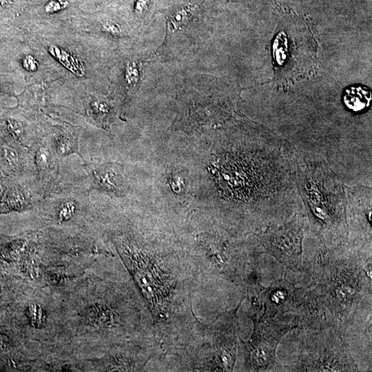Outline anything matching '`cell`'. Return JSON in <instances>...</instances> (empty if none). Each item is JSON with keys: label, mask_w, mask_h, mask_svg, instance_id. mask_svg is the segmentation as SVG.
Wrapping results in <instances>:
<instances>
[{"label": "cell", "mask_w": 372, "mask_h": 372, "mask_svg": "<svg viewBox=\"0 0 372 372\" xmlns=\"http://www.w3.org/2000/svg\"><path fill=\"white\" fill-rule=\"evenodd\" d=\"M112 241L151 315L161 363L173 367L200 323L192 304L197 282L188 255L124 229L112 234Z\"/></svg>", "instance_id": "6da1fadb"}, {"label": "cell", "mask_w": 372, "mask_h": 372, "mask_svg": "<svg viewBox=\"0 0 372 372\" xmlns=\"http://www.w3.org/2000/svg\"><path fill=\"white\" fill-rule=\"evenodd\" d=\"M62 314L60 346L81 362L142 337L155 336L151 315L131 278L122 279L92 268L62 297Z\"/></svg>", "instance_id": "7a4b0ae2"}, {"label": "cell", "mask_w": 372, "mask_h": 372, "mask_svg": "<svg viewBox=\"0 0 372 372\" xmlns=\"http://www.w3.org/2000/svg\"><path fill=\"white\" fill-rule=\"evenodd\" d=\"M298 186L311 229L329 243L346 234V187L322 159L299 156Z\"/></svg>", "instance_id": "3957f363"}, {"label": "cell", "mask_w": 372, "mask_h": 372, "mask_svg": "<svg viewBox=\"0 0 372 372\" xmlns=\"http://www.w3.org/2000/svg\"><path fill=\"white\" fill-rule=\"evenodd\" d=\"M235 319L221 316L215 323L202 322L177 359L175 371H233L237 350Z\"/></svg>", "instance_id": "277c9868"}, {"label": "cell", "mask_w": 372, "mask_h": 372, "mask_svg": "<svg viewBox=\"0 0 372 372\" xmlns=\"http://www.w3.org/2000/svg\"><path fill=\"white\" fill-rule=\"evenodd\" d=\"M20 313L26 342L41 356L60 346L63 325L61 296L40 282H32Z\"/></svg>", "instance_id": "5b68a950"}, {"label": "cell", "mask_w": 372, "mask_h": 372, "mask_svg": "<svg viewBox=\"0 0 372 372\" xmlns=\"http://www.w3.org/2000/svg\"><path fill=\"white\" fill-rule=\"evenodd\" d=\"M317 43L303 19H291L280 27L273 44L276 77L292 83L308 77L317 63Z\"/></svg>", "instance_id": "8992f818"}, {"label": "cell", "mask_w": 372, "mask_h": 372, "mask_svg": "<svg viewBox=\"0 0 372 372\" xmlns=\"http://www.w3.org/2000/svg\"><path fill=\"white\" fill-rule=\"evenodd\" d=\"M45 227L68 232H89L91 219L87 191L62 183L37 203Z\"/></svg>", "instance_id": "52a82bcc"}, {"label": "cell", "mask_w": 372, "mask_h": 372, "mask_svg": "<svg viewBox=\"0 0 372 372\" xmlns=\"http://www.w3.org/2000/svg\"><path fill=\"white\" fill-rule=\"evenodd\" d=\"M160 348L155 336L142 337L115 347L101 357L81 362L87 371H145L159 361Z\"/></svg>", "instance_id": "ba28073f"}, {"label": "cell", "mask_w": 372, "mask_h": 372, "mask_svg": "<svg viewBox=\"0 0 372 372\" xmlns=\"http://www.w3.org/2000/svg\"><path fill=\"white\" fill-rule=\"evenodd\" d=\"M371 188L363 186L346 188V214L350 230L360 242L371 243L370 217L371 214Z\"/></svg>", "instance_id": "9c48e42d"}, {"label": "cell", "mask_w": 372, "mask_h": 372, "mask_svg": "<svg viewBox=\"0 0 372 372\" xmlns=\"http://www.w3.org/2000/svg\"><path fill=\"white\" fill-rule=\"evenodd\" d=\"M0 170L9 178L36 186L40 190L30 150L15 142L0 140Z\"/></svg>", "instance_id": "30bf717a"}, {"label": "cell", "mask_w": 372, "mask_h": 372, "mask_svg": "<svg viewBox=\"0 0 372 372\" xmlns=\"http://www.w3.org/2000/svg\"><path fill=\"white\" fill-rule=\"evenodd\" d=\"M37 182L43 197L62 183L60 158L56 155L48 141L35 142L30 148Z\"/></svg>", "instance_id": "8fae6325"}, {"label": "cell", "mask_w": 372, "mask_h": 372, "mask_svg": "<svg viewBox=\"0 0 372 372\" xmlns=\"http://www.w3.org/2000/svg\"><path fill=\"white\" fill-rule=\"evenodd\" d=\"M85 172L89 175L90 189L122 194L125 192L126 182L120 167L108 163L84 161Z\"/></svg>", "instance_id": "7c38bea8"}, {"label": "cell", "mask_w": 372, "mask_h": 372, "mask_svg": "<svg viewBox=\"0 0 372 372\" xmlns=\"http://www.w3.org/2000/svg\"><path fill=\"white\" fill-rule=\"evenodd\" d=\"M48 141L52 151L60 159L75 154L81 156L78 146V134L73 132L62 130L54 134Z\"/></svg>", "instance_id": "4fadbf2b"}, {"label": "cell", "mask_w": 372, "mask_h": 372, "mask_svg": "<svg viewBox=\"0 0 372 372\" xmlns=\"http://www.w3.org/2000/svg\"><path fill=\"white\" fill-rule=\"evenodd\" d=\"M371 99V93L367 88L351 87L346 89L344 94V103L350 110L361 112L368 108Z\"/></svg>", "instance_id": "5bb4252c"}, {"label": "cell", "mask_w": 372, "mask_h": 372, "mask_svg": "<svg viewBox=\"0 0 372 372\" xmlns=\"http://www.w3.org/2000/svg\"><path fill=\"white\" fill-rule=\"evenodd\" d=\"M48 50L50 55L60 62L68 71L79 77H83L85 75L84 66L73 54L53 44L49 46Z\"/></svg>", "instance_id": "9a60e30c"}, {"label": "cell", "mask_w": 372, "mask_h": 372, "mask_svg": "<svg viewBox=\"0 0 372 372\" xmlns=\"http://www.w3.org/2000/svg\"><path fill=\"white\" fill-rule=\"evenodd\" d=\"M110 105L104 99H93L88 105V114L95 121L104 120L110 113Z\"/></svg>", "instance_id": "2e32d148"}, {"label": "cell", "mask_w": 372, "mask_h": 372, "mask_svg": "<svg viewBox=\"0 0 372 372\" xmlns=\"http://www.w3.org/2000/svg\"><path fill=\"white\" fill-rule=\"evenodd\" d=\"M194 8L183 7L174 11L170 17L171 23L175 29L187 26L194 17Z\"/></svg>", "instance_id": "e0dca14e"}, {"label": "cell", "mask_w": 372, "mask_h": 372, "mask_svg": "<svg viewBox=\"0 0 372 372\" xmlns=\"http://www.w3.org/2000/svg\"><path fill=\"white\" fill-rule=\"evenodd\" d=\"M71 7V0H47L43 5V11L45 14H58Z\"/></svg>", "instance_id": "ac0fdd59"}, {"label": "cell", "mask_w": 372, "mask_h": 372, "mask_svg": "<svg viewBox=\"0 0 372 372\" xmlns=\"http://www.w3.org/2000/svg\"><path fill=\"white\" fill-rule=\"evenodd\" d=\"M139 79V73L135 62H128L126 67L125 81L129 87H135Z\"/></svg>", "instance_id": "d6986e66"}, {"label": "cell", "mask_w": 372, "mask_h": 372, "mask_svg": "<svg viewBox=\"0 0 372 372\" xmlns=\"http://www.w3.org/2000/svg\"><path fill=\"white\" fill-rule=\"evenodd\" d=\"M21 64H22L23 68L26 71L33 73V72H36L38 70V62L36 58L31 55V54H28V55L25 56L23 58Z\"/></svg>", "instance_id": "ffe728a7"}, {"label": "cell", "mask_w": 372, "mask_h": 372, "mask_svg": "<svg viewBox=\"0 0 372 372\" xmlns=\"http://www.w3.org/2000/svg\"><path fill=\"white\" fill-rule=\"evenodd\" d=\"M14 347L13 340L5 333L0 332V352L7 353Z\"/></svg>", "instance_id": "44dd1931"}, {"label": "cell", "mask_w": 372, "mask_h": 372, "mask_svg": "<svg viewBox=\"0 0 372 372\" xmlns=\"http://www.w3.org/2000/svg\"><path fill=\"white\" fill-rule=\"evenodd\" d=\"M101 30L112 35H120L122 33V27L117 23L106 21L101 25Z\"/></svg>", "instance_id": "7402d4cb"}, {"label": "cell", "mask_w": 372, "mask_h": 372, "mask_svg": "<svg viewBox=\"0 0 372 372\" xmlns=\"http://www.w3.org/2000/svg\"><path fill=\"white\" fill-rule=\"evenodd\" d=\"M150 0H137L134 6V12L137 15H143L149 9Z\"/></svg>", "instance_id": "603a6c76"}, {"label": "cell", "mask_w": 372, "mask_h": 372, "mask_svg": "<svg viewBox=\"0 0 372 372\" xmlns=\"http://www.w3.org/2000/svg\"><path fill=\"white\" fill-rule=\"evenodd\" d=\"M15 0H0V11L14 3Z\"/></svg>", "instance_id": "cb8c5ba5"}, {"label": "cell", "mask_w": 372, "mask_h": 372, "mask_svg": "<svg viewBox=\"0 0 372 372\" xmlns=\"http://www.w3.org/2000/svg\"><path fill=\"white\" fill-rule=\"evenodd\" d=\"M0 89H1V87H0Z\"/></svg>", "instance_id": "d4e9b609"}]
</instances>
